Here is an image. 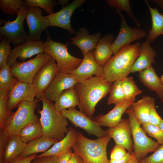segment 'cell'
I'll return each mask as SVG.
<instances>
[{
	"mask_svg": "<svg viewBox=\"0 0 163 163\" xmlns=\"http://www.w3.org/2000/svg\"><path fill=\"white\" fill-rule=\"evenodd\" d=\"M112 84L103 77L95 76L77 82L74 87L78 99L79 111L92 119L97 104L109 93Z\"/></svg>",
	"mask_w": 163,
	"mask_h": 163,
	"instance_id": "cell-1",
	"label": "cell"
},
{
	"mask_svg": "<svg viewBox=\"0 0 163 163\" xmlns=\"http://www.w3.org/2000/svg\"><path fill=\"white\" fill-rule=\"evenodd\" d=\"M141 46L140 42L125 45L113 54L103 66L105 79L113 83L128 76L140 54Z\"/></svg>",
	"mask_w": 163,
	"mask_h": 163,
	"instance_id": "cell-2",
	"label": "cell"
},
{
	"mask_svg": "<svg viewBox=\"0 0 163 163\" xmlns=\"http://www.w3.org/2000/svg\"><path fill=\"white\" fill-rule=\"evenodd\" d=\"M110 139L108 134L91 139L78 131L76 140L72 149L82 158L83 163H108L107 148Z\"/></svg>",
	"mask_w": 163,
	"mask_h": 163,
	"instance_id": "cell-3",
	"label": "cell"
},
{
	"mask_svg": "<svg viewBox=\"0 0 163 163\" xmlns=\"http://www.w3.org/2000/svg\"><path fill=\"white\" fill-rule=\"evenodd\" d=\"M42 109L39 119L43 136L59 141L66 136L68 130L69 122L61 112L55 109L53 102L43 97L41 100Z\"/></svg>",
	"mask_w": 163,
	"mask_h": 163,
	"instance_id": "cell-4",
	"label": "cell"
},
{
	"mask_svg": "<svg viewBox=\"0 0 163 163\" xmlns=\"http://www.w3.org/2000/svg\"><path fill=\"white\" fill-rule=\"evenodd\" d=\"M40 101V100L36 98L31 101H23L18 104L17 110L13 112L4 129L10 136L18 135L25 126L40 121L39 119L35 113Z\"/></svg>",
	"mask_w": 163,
	"mask_h": 163,
	"instance_id": "cell-5",
	"label": "cell"
},
{
	"mask_svg": "<svg viewBox=\"0 0 163 163\" xmlns=\"http://www.w3.org/2000/svg\"><path fill=\"white\" fill-rule=\"evenodd\" d=\"M46 38L44 42V53L49 54L56 62L59 72L69 73L76 69L82 63L83 59L71 55L68 51V43L63 44L53 41L47 30Z\"/></svg>",
	"mask_w": 163,
	"mask_h": 163,
	"instance_id": "cell-6",
	"label": "cell"
},
{
	"mask_svg": "<svg viewBox=\"0 0 163 163\" xmlns=\"http://www.w3.org/2000/svg\"><path fill=\"white\" fill-rule=\"evenodd\" d=\"M125 113L128 115L130 125L133 142V153L137 161H139L149 153L154 152L160 145L146 135L129 107Z\"/></svg>",
	"mask_w": 163,
	"mask_h": 163,
	"instance_id": "cell-7",
	"label": "cell"
},
{
	"mask_svg": "<svg viewBox=\"0 0 163 163\" xmlns=\"http://www.w3.org/2000/svg\"><path fill=\"white\" fill-rule=\"evenodd\" d=\"M51 57L44 53L26 61H16L10 66L11 72L19 81L32 84L37 72Z\"/></svg>",
	"mask_w": 163,
	"mask_h": 163,
	"instance_id": "cell-8",
	"label": "cell"
},
{
	"mask_svg": "<svg viewBox=\"0 0 163 163\" xmlns=\"http://www.w3.org/2000/svg\"><path fill=\"white\" fill-rule=\"evenodd\" d=\"M27 8L26 5L22 6L14 20H8L0 27V34L7 38L13 45L28 40L29 33L25 30L24 27Z\"/></svg>",
	"mask_w": 163,
	"mask_h": 163,
	"instance_id": "cell-9",
	"label": "cell"
},
{
	"mask_svg": "<svg viewBox=\"0 0 163 163\" xmlns=\"http://www.w3.org/2000/svg\"><path fill=\"white\" fill-rule=\"evenodd\" d=\"M61 112L74 126L83 129L89 135H93L99 138L108 135L106 130L102 129L99 124L75 108Z\"/></svg>",
	"mask_w": 163,
	"mask_h": 163,
	"instance_id": "cell-10",
	"label": "cell"
},
{
	"mask_svg": "<svg viewBox=\"0 0 163 163\" xmlns=\"http://www.w3.org/2000/svg\"><path fill=\"white\" fill-rule=\"evenodd\" d=\"M117 12L120 17L121 23L118 34L112 43L113 54L123 46L143 38L147 35L146 31L143 29L136 27L133 28L130 27L123 14L120 11Z\"/></svg>",
	"mask_w": 163,
	"mask_h": 163,
	"instance_id": "cell-11",
	"label": "cell"
},
{
	"mask_svg": "<svg viewBox=\"0 0 163 163\" xmlns=\"http://www.w3.org/2000/svg\"><path fill=\"white\" fill-rule=\"evenodd\" d=\"M55 60L52 57L39 69L35 75L32 84L36 90V98L40 100L44 92L58 72Z\"/></svg>",
	"mask_w": 163,
	"mask_h": 163,
	"instance_id": "cell-12",
	"label": "cell"
},
{
	"mask_svg": "<svg viewBox=\"0 0 163 163\" xmlns=\"http://www.w3.org/2000/svg\"><path fill=\"white\" fill-rule=\"evenodd\" d=\"M85 0H75L58 11L45 17L49 22V26H55L66 30L73 34L75 31L71 27L70 22L72 14L75 10L80 7L86 2Z\"/></svg>",
	"mask_w": 163,
	"mask_h": 163,
	"instance_id": "cell-13",
	"label": "cell"
},
{
	"mask_svg": "<svg viewBox=\"0 0 163 163\" xmlns=\"http://www.w3.org/2000/svg\"><path fill=\"white\" fill-rule=\"evenodd\" d=\"M44 53V42L41 40H28L18 44L11 50L7 62L10 66L17 61L21 62L35 55Z\"/></svg>",
	"mask_w": 163,
	"mask_h": 163,
	"instance_id": "cell-14",
	"label": "cell"
},
{
	"mask_svg": "<svg viewBox=\"0 0 163 163\" xmlns=\"http://www.w3.org/2000/svg\"><path fill=\"white\" fill-rule=\"evenodd\" d=\"M25 19L29 30L28 40H40L42 32L49 26V21L42 16L41 8L27 6Z\"/></svg>",
	"mask_w": 163,
	"mask_h": 163,
	"instance_id": "cell-15",
	"label": "cell"
},
{
	"mask_svg": "<svg viewBox=\"0 0 163 163\" xmlns=\"http://www.w3.org/2000/svg\"><path fill=\"white\" fill-rule=\"evenodd\" d=\"M36 94V90L32 84L18 81L8 93L7 104L8 110L12 111L22 101H33Z\"/></svg>",
	"mask_w": 163,
	"mask_h": 163,
	"instance_id": "cell-16",
	"label": "cell"
},
{
	"mask_svg": "<svg viewBox=\"0 0 163 163\" xmlns=\"http://www.w3.org/2000/svg\"><path fill=\"white\" fill-rule=\"evenodd\" d=\"M94 51L83 54V58L80 65L68 74L77 81L85 80L93 76L103 77V67L98 64L94 57Z\"/></svg>",
	"mask_w": 163,
	"mask_h": 163,
	"instance_id": "cell-17",
	"label": "cell"
},
{
	"mask_svg": "<svg viewBox=\"0 0 163 163\" xmlns=\"http://www.w3.org/2000/svg\"><path fill=\"white\" fill-rule=\"evenodd\" d=\"M77 82L69 74L58 72L46 90L44 97L55 102L64 90L73 87Z\"/></svg>",
	"mask_w": 163,
	"mask_h": 163,
	"instance_id": "cell-18",
	"label": "cell"
},
{
	"mask_svg": "<svg viewBox=\"0 0 163 163\" xmlns=\"http://www.w3.org/2000/svg\"><path fill=\"white\" fill-rule=\"evenodd\" d=\"M106 131L111 138L114 140L116 145L122 146L127 150L128 152H133V146L129 119H122L117 126L108 128Z\"/></svg>",
	"mask_w": 163,
	"mask_h": 163,
	"instance_id": "cell-19",
	"label": "cell"
},
{
	"mask_svg": "<svg viewBox=\"0 0 163 163\" xmlns=\"http://www.w3.org/2000/svg\"><path fill=\"white\" fill-rule=\"evenodd\" d=\"M134 102L132 101L125 100L114 107L107 114H100L93 119L101 126L111 128L117 126L121 120L123 113Z\"/></svg>",
	"mask_w": 163,
	"mask_h": 163,
	"instance_id": "cell-20",
	"label": "cell"
},
{
	"mask_svg": "<svg viewBox=\"0 0 163 163\" xmlns=\"http://www.w3.org/2000/svg\"><path fill=\"white\" fill-rule=\"evenodd\" d=\"M89 31L85 28H81L76 32L74 37L71 38V43L75 45L83 54L94 51L101 36V33L90 34Z\"/></svg>",
	"mask_w": 163,
	"mask_h": 163,
	"instance_id": "cell-21",
	"label": "cell"
},
{
	"mask_svg": "<svg viewBox=\"0 0 163 163\" xmlns=\"http://www.w3.org/2000/svg\"><path fill=\"white\" fill-rule=\"evenodd\" d=\"M78 131L70 126L65 136L54 144L46 152L37 155L36 158L46 156H58L72 148L77 137Z\"/></svg>",
	"mask_w": 163,
	"mask_h": 163,
	"instance_id": "cell-22",
	"label": "cell"
},
{
	"mask_svg": "<svg viewBox=\"0 0 163 163\" xmlns=\"http://www.w3.org/2000/svg\"><path fill=\"white\" fill-rule=\"evenodd\" d=\"M138 77L140 82L150 90L154 91L163 102V86L160 77L156 74L151 66L139 72Z\"/></svg>",
	"mask_w": 163,
	"mask_h": 163,
	"instance_id": "cell-23",
	"label": "cell"
},
{
	"mask_svg": "<svg viewBox=\"0 0 163 163\" xmlns=\"http://www.w3.org/2000/svg\"><path fill=\"white\" fill-rule=\"evenodd\" d=\"M114 40L113 34H107L100 39L96 46L94 57L97 63L102 67L113 54L112 43Z\"/></svg>",
	"mask_w": 163,
	"mask_h": 163,
	"instance_id": "cell-24",
	"label": "cell"
},
{
	"mask_svg": "<svg viewBox=\"0 0 163 163\" xmlns=\"http://www.w3.org/2000/svg\"><path fill=\"white\" fill-rule=\"evenodd\" d=\"M157 53L150 43L145 40L141 44L140 54L132 68L131 73L141 71L155 62Z\"/></svg>",
	"mask_w": 163,
	"mask_h": 163,
	"instance_id": "cell-25",
	"label": "cell"
},
{
	"mask_svg": "<svg viewBox=\"0 0 163 163\" xmlns=\"http://www.w3.org/2000/svg\"><path fill=\"white\" fill-rule=\"evenodd\" d=\"M155 103L154 98L145 95L137 101L133 102L129 108L139 123L142 125L148 122L150 111Z\"/></svg>",
	"mask_w": 163,
	"mask_h": 163,
	"instance_id": "cell-26",
	"label": "cell"
},
{
	"mask_svg": "<svg viewBox=\"0 0 163 163\" xmlns=\"http://www.w3.org/2000/svg\"><path fill=\"white\" fill-rule=\"evenodd\" d=\"M58 141L42 136L27 143L25 149L20 156L26 157L40 152L43 153Z\"/></svg>",
	"mask_w": 163,
	"mask_h": 163,
	"instance_id": "cell-27",
	"label": "cell"
},
{
	"mask_svg": "<svg viewBox=\"0 0 163 163\" xmlns=\"http://www.w3.org/2000/svg\"><path fill=\"white\" fill-rule=\"evenodd\" d=\"M78 96L74 87L64 90L57 97L54 104L58 112L75 108L78 106Z\"/></svg>",
	"mask_w": 163,
	"mask_h": 163,
	"instance_id": "cell-28",
	"label": "cell"
},
{
	"mask_svg": "<svg viewBox=\"0 0 163 163\" xmlns=\"http://www.w3.org/2000/svg\"><path fill=\"white\" fill-rule=\"evenodd\" d=\"M27 143L21 139L18 135L10 136L5 147L2 162L8 163L21 154Z\"/></svg>",
	"mask_w": 163,
	"mask_h": 163,
	"instance_id": "cell-29",
	"label": "cell"
},
{
	"mask_svg": "<svg viewBox=\"0 0 163 163\" xmlns=\"http://www.w3.org/2000/svg\"><path fill=\"white\" fill-rule=\"evenodd\" d=\"M151 16L152 27L149 30L146 41L150 43H153L157 37L163 35V13H160L156 7H151L148 1L145 0Z\"/></svg>",
	"mask_w": 163,
	"mask_h": 163,
	"instance_id": "cell-30",
	"label": "cell"
},
{
	"mask_svg": "<svg viewBox=\"0 0 163 163\" xmlns=\"http://www.w3.org/2000/svg\"><path fill=\"white\" fill-rule=\"evenodd\" d=\"M18 135L21 141L26 143L42 136L43 132L40 121L25 126Z\"/></svg>",
	"mask_w": 163,
	"mask_h": 163,
	"instance_id": "cell-31",
	"label": "cell"
},
{
	"mask_svg": "<svg viewBox=\"0 0 163 163\" xmlns=\"http://www.w3.org/2000/svg\"><path fill=\"white\" fill-rule=\"evenodd\" d=\"M121 84L125 100L135 101L136 96L142 93L132 77L123 78L121 80Z\"/></svg>",
	"mask_w": 163,
	"mask_h": 163,
	"instance_id": "cell-32",
	"label": "cell"
},
{
	"mask_svg": "<svg viewBox=\"0 0 163 163\" xmlns=\"http://www.w3.org/2000/svg\"><path fill=\"white\" fill-rule=\"evenodd\" d=\"M18 81L12 75L10 71V66L7 63L0 69V91H10Z\"/></svg>",
	"mask_w": 163,
	"mask_h": 163,
	"instance_id": "cell-33",
	"label": "cell"
},
{
	"mask_svg": "<svg viewBox=\"0 0 163 163\" xmlns=\"http://www.w3.org/2000/svg\"><path fill=\"white\" fill-rule=\"evenodd\" d=\"M9 90L0 91V130L5 129L8 120L13 112L9 111L7 107V100Z\"/></svg>",
	"mask_w": 163,
	"mask_h": 163,
	"instance_id": "cell-34",
	"label": "cell"
},
{
	"mask_svg": "<svg viewBox=\"0 0 163 163\" xmlns=\"http://www.w3.org/2000/svg\"><path fill=\"white\" fill-rule=\"evenodd\" d=\"M109 93L107 101L108 105L114 104L116 106L125 100L121 86V80L113 82Z\"/></svg>",
	"mask_w": 163,
	"mask_h": 163,
	"instance_id": "cell-35",
	"label": "cell"
},
{
	"mask_svg": "<svg viewBox=\"0 0 163 163\" xmlns=\"http://www.w3.org/2000/svg\"><path fill=\"white\" fill-rule=\"evenodd\" d=\"M25 5L22 0H0V8L5 14L8 15L18 14L21 7Z\"/></svg>",
	"mask_w": 163,
	"mask_h": 163,
	"instance_id": "cell-36",
	"label": "cell"
},
{
	"mask_svg": "<svg viewBox=\"0 0 163 163\" xmlns=\"http://www.w3.org/2000/svg\"><path fill=\"white\" fill-rule=\"evenodd\" d=\"M107 2L111 7L117 8V11L124 10L130 18L135 23L137 27L140 24L135 17L132 10L129 0H108Z\"/></svg>",
	"mask_w": 163,
	"mask_h": 163,
	"instance_id": "cell-37",
	"label": "cell"
},
{
	"mask_svg": "<svg viewBox=\"0 0 163 163\" xmlns=\"http://www.w3.org/2000/svg\"><path fill=\"white\" fill-rule=\"evenodd\" d=\"M24 1L27 6L41 8L49 14L53 13V7L58 4V2L53 0H25Z\"/></svg>",
	"mask_w": 163,
	"mask_h": 163,
	"instance_id": "cell-38",
	"label": "cell"
},
{
	"mask_svg": "<svg viewBox=\"0 0 163 163\" xmlns=\"http://www.w3.org/2000/svg\"><path fill=\"white\" fill-rule=\"evenodd\" d=\"M142 125L141 127L145 133L155 139L159 145L163 144V131L158 126L149 123Z\"/></svg>",
	"mask_w": 163,
	"mask_h": 163,
	"instance_id": "cell-39",
	"label": "cell"
},
{
	"mask_svg": "<svg viewBox=\"0 0 163 163\" xmlns=\"http://www.w3.org/2000/svg\"><path fill=\"white\" fill-rule=\"evenodd\" d=\"M11 43L8 39L4 37L0 42V69L7 63L8 58L11 50Z\"/></svg>",
	"mask_w": 163,
	"mask_h": 163,
	"instance_id": "cell-40",
	"label": "cell"
},
{
	"mask_svg": "<svg viewBox=\"0 0 163 163\" xmlns=\"http://www.w3.org/2000/svg\"><path fill=\"white\" fill-rule=\"evenodd\" d=\"M150 163H163V144L150 156L144 159Z\"/></svg>",
	"mask_w": 163,
	"mask_h": 163,
	"instance_id": "cell-41",
	"label": "cell"
},
{
	"mask_svg": "<svg viewBox=\"0 0 163 163\" xmlns=\"http://www.w3.org/2000/svg\"><path fill=\"white\" fill-rule=\"evenodd\" d=\"M126 150L122 146L116 145L111 152L110 159L118 160L123 158L127 153Z\"/></svg>",
	"mask_w": 163,
	"mask_h": 163,
	"instance_id": "cell-42",
	"label": "cell"
},
{
	"mask_svg": "<svg viewBox=\"0 0 163 163\" xmlns=\"http://www.w3.org/2000/svg\"><path fill=\"white\" fill-rule=\"evenodd\" d=\"M10 136L5 130H0V163L2 162L4 152Z\"/></svg>",
	"mask_w": 163,
	"mask_h": 163,
	"instance_id": "cell-43",
	"label": "cell"
},
{
	"mask_svg": "<svg viewBox=\"0 0 163 163\" xmlns=\"http://www.w3.org/2000/svg\"><path fill=\"white\" fill-rule=\"evenodd\" d=\"M163 119L158 114L155 107V103L152 106L149 114V123L158 126Z\"/></svg>",
	"mask_w": 163,
	"mask_h": 163,
	"instance_id": "cell-44",
	"label": "cell"
},
{
	"mask_svg": "<svg viewBox=\"0 0 163 163\" xmlns=\"http://www.w3.org/2000/svg\"><path fill=\"white\" fill-rule=\"evenodd\" d=\"M30 163H59L58 156H46L35 158Z\"/></svg>",
	"mask_w": 163,
	"mask_h": 163,
	"instance_id": "cell-45",
	"label": "cell"
},
{
	"mask_svg": "<svg viewBox=\"0 0 163 163\" xmlns=\"http://www.w3.org/2000/svg\"><path fill=\"white\" fill-rule=\"evenodd\" d=\"M37 155L33 154L26 157L18 156L8 163H30L36 158Z\"/></svg>",
	"mask_w": 163,
	"mask_h": 163,
	"instance_id": "cell-46",
	"label": "cell"
},
{
	"mask_svg": "<svg viewBox=\"0 0 163 163\" xmlns=\"http://www.w3.org/2000/svg\"><path fill=\"white\" fill-rule=\"evenodd\" d=\"M73 152L71 149L64 153L58 155L59 163H68Z\"/></svg>",
	"mask_w": 163,
	"mask_h": 163,
	"instance_id": "cell-47",
	"label": "cell"
},
{
	"mask_svg": "<svg viewBox=\"0 0 163 163\" xmlns=\"http://www.w3.org/2000/svg\"><path fill=\"white\" fill-rule=\"evenodd\" d=\"M133 152H128L127 155L123 158L118 160L110 159L108 163H127L131 158L133 155Z\"/></svg>",
	"mask_w": 163,
	"mask_h": 163,
	"instance_id": "cell-48",
	"label": "cell"
},
{
	"mask_svg": "<svg viewBox=\"0 0 163 163\" xmlns=\"http://www.w3.org/2000/svg\"><path fill=\"white\" fill-rule=\"evenodd\" d=\"M68 163H83V162L80 157L74 152Z\"/></svg>",
	"mask_w": 163,
	"mask_h": 163,
	"instance_id": "cell-49",
	"label": "cell"
},
{
	"mask_svg": "<svg viewBox=\"0 0 163 163\" xmlns=\"http://www.w3.org/2000/svg\"><path fill=\"white\" fill-rule=\"evenodd\" d=\"M68 0H59L58 2V4L61 5L62 8L66 6L68 3Z\"/></svg>",
	"mask_w": 163,
	"mask_h": 163,
	"instance_id": "cell-50",
	"label": "cell"
},
{
	"mask_svg": "<svg viewBox=\"0 0 163 163\" xmlns=\"http://www.w3.org/2000/svg\"><path fill=\"white\" fill-rule=\"evenodd\" d=\"M137 160L133 153V155L131 158L127 163H136Z\"/></svg>",
	"mask_w": 163,
	"mask_h": 163,
	"instance_id": "cell-51",
	"label": "cell"
},
{
	"mask_svg": "<svg viewBox=\"0 0 163 163\" xmlns=\"http://www.w3.org/2000/svg\"><path fill=\"white\" fill-rule=\"evenodd\" d=\"M136 163H150L147 161H146L144 159L141 161H137Z\"/></svg>",
	"mask_w": 163,
	"mask_h": 163,
	"instance_id": "cell-52",
	"label": "cell"
},
{
	"mask_svg": "<svg viewBox=\"0 0 163 163\" xmlns=\"http://www.w3.org/2000/svg\"><path fill=\"white\" fill-rule=\"evenodd\" d=\"M158 126L163 131V120H162L161 123Z\"/></svg>",
	"mask_w": 163,
	"mask_h": 163,
	"instance_id": "cell-53",
	"label": "cell"
},
{
	"mask_svg": "<svg viewBox=\"0 0 163 163\" xmlns=\"http://www.w3.org/2000/svg\"><path fill=\"white\" fill-rule=\"evenodd\" d=\"M163 86V74L160 77Z\"/></svg>",
	"mask_w": 163,
	"mask_h": 163,
	"instance_id": "cell-54",
	"label": "cell"
}]
</instances>
